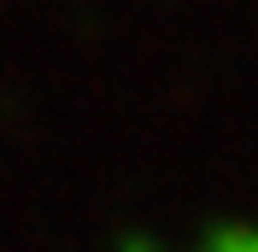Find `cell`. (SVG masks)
<instances>
[{
	"label": "cell",
	"instance_id": "cell-1",
	"mask_svg": "<svg viewBox=\"0 0 258 252\" xmlns=\"http://www.w3.org/2000/svg\"><path fill=\"white\" fill-rule=\"evenodd\" d=\"M194 252H258V223H211Z\"/></svg>",
	"mask_w": 258,
	"mask_h": 252
}]
</instances>
